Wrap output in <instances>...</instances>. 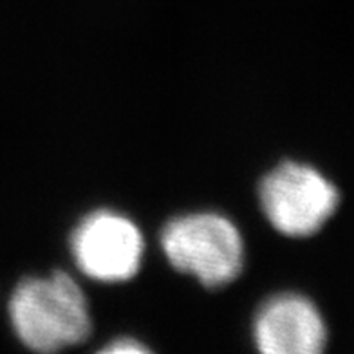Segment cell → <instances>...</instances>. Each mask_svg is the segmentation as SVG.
Segmentation results:
<instances>
[{"mask_svg": "<svg viewBox=\"0 0 354 354\" xmlns=\"http://www.w3.org/2000/svg\"><path fill=\"white\" fill-rule=\"evenodd\" d=\"M15 335L37 353L84 344L93 331L85 293L66 271L20 280L10 300Z\"/></svg>", "mask_w": 354, "mask_h": 354, "instance_id": "6da1fadb", "label": "cell"}, {"mask_svg": "<svg viewBox=\"0 0 354 354\" xmlns=\"http://www.w3.org/2000/svg\"><path fill=\"white\" fill-rule=\"evenodd\" d=\"M161 246L177 271L197 277L205 288H223L243 271V237L219 214L201 212L168 221Z\"/></svg>", "mask_w": 354, "mask_h": 354, "instance_id": "7a4b0ae2", "label": "cell"}, {"mask_svg": "<svg viewBox=\"0 0 354 354\" xmlns=\"http://www.w3.org/2000/svg\"><path fill=\"white\" fill-rule=\"evenodd\" d=\"M261 205L271 226L288 237H309L338 208L340 194L309 165L284 161L261 183Z\"/></svg>", "mask_w": 354, "mask_h": 354, "instance_id": "3957f363", "label": "cell"}, {"mask_svg": "<svg viewBox=\"0 0 354 354\" xmlns=\"http://www.w3.org/2000/svg\"><path fill=\"white\" fill-rule=\"evenodd\" d=\"M71 248L87 277L100 282H123L140 270L145 244L140 228L125 215L98 210L76 226Z\"/></svg>", "mask_w": 354, "mask_h": 354, "instance_id": "277c9868", "label": "cell"}, {"mask_svg": "<svg viewBox=\"0 0 354 354\" xmlns=\"http://www.w3.org/2000/svg\"><path fill=\"white\" fill-rule=\"evenodd\" d=\"M253 336L264 354H318L327 342L326 322L302 295H277L259 309Z\"/></svg>", "mask_w": 354, "mask_h": 354, "instance_id": "5b68a950", "label": "cell"}, {"mask_svg": "<svg viewBox=\"0 0 354 354\" xmlns=\"http://www.w3.org/2000/svg\"><path fill=\"white\" fill-rule=\"evenodd\" d=\"M103 353H149V347L136 342L134 338H118L114 344L105 345Z\"/></svg>", "mask_w": 354, "mask_h": 354, "instance_id": "8992f818", "label": "cell"}]
</instances>
